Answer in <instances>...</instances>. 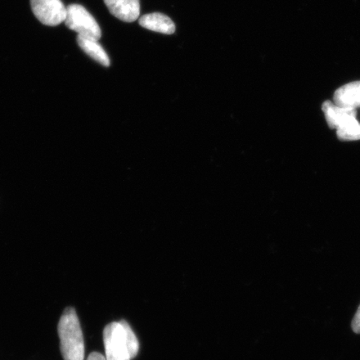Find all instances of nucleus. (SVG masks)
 Masks as SVG:
<instances>
[{
  "mask_svg": "<svg viewBox=\"0 0 360 360\" xmlns=\"http://www.w3.org/2000/svg\"><path fill=\"white\" fill-rule=\"evenodd\" d=\"M60 350L65 360H84V341L77 314L74 308L65 309L58 326Z\"/></svg>",
  "mask_w": 360,
  "mask_h": 360,
  "instance_id": "nucleus-1",
  "label": "nucleus"
},
{
  "mask_svg": "<svg viewBox=\"0 0 360 360\" xmlns=\"http://www.w3.org/2000/svg\"><path fill=\"white\" fill-rule=\"evenodd\" d=\"M65 25L78 35L85 38L100 40L102 32L100 25L91 13L80 4H70L67 8Z\"/></svg>",
  "mask_w": 360,
  "mask_h": 360,
  "instance_id": "nucleus-2",
  "label": "nucleus"
},
{
  "mask_svg": "<svg viewBox=\"0 0 360 360\" xmlns=\"http://www.w3.org/2000/svg\"><path fill=\"white\" fill-rule=\"evenodd\" d=\"M106 360H130L124 328L120 322H112L103 330Z\"/></svg>",
  "mask_w": 360,
  "mask_h": 360,
  "instance_id": "nucleus-3",
  "label": "nucleus"
},
{
  "mask_svg": "<svg viewBox=\"0 0 360 360\" xmlns=\"http://www.w3.org/2000/svg\"><path fill=\"white\" fill-rule=\"evenodd\" d=\"M31 8L39 22L47 26H57L65 22L67 8L61 0H30Z\"/></svg>",
  "mask_w": 360,
  "mask_h": 360,
  "instance_id": "nucleus-4",
  "label": "nucleus"
},
{
  "mask_svg": "<svg viewBox=\"0 0 360 360\" xmlns=\"http://www.w3.org/2000/svg\"><path fill=\"white\" fill-rule=\"evenodd\" d=\"M322 110L330 129H338L351 120L357 119L356 110L338 106L334 102L328 101L323 102Z\"/></svg>",
  "mask_w": 360,
  "mask_h": 360,
  "instance_id": "nucleus-5",
  "label": "nucleus"
},
{
  "mask_svg": "<svg viewBox=\"0 0 360 360\" xmlns=\"http://www.w3.org/2000/svg\"><path fill=\"white\" fill-rule=\"evenodd\" d=\"M112 15L120 20L131 22L141 15L139 0H103Z\"/></svg>",
  "mask_w": 360,
  "mask_h": 360,
  "instance_id": "nucleus-6",
  "label": "nucleus"
},
{
  "mask_svg": "<svg viewBox=\"0 0 360 360\" xmlns=\"http://www.w3.org/2000/svg\"><path fill=\"white\" fill-rule=\"evenodd\" d=\"M334 103L338 106L354 110L360 107V81H354L338 89Z\"/></svg>",
  "mask_w": 360,
  "mask_h": 360,
  "instance_id": "nucleus-7",
  "label": "nucleus"
},
{
  "mask_svg": "<svg viewBox=\"0 0 360 360\" xmlns=\"http://www.w3.org/2000/svg\"><path fill=\"white\" fill-rule=\"evenodd\" d=\"M143 28L155 32L172 34L175 32V25L169 17L160 13H152L143 15L139 20Z\"/></svg>",
  "mask_w": 360,
  "mask_h": 360,
  "instance_id": "nucleus-8",
  "label": "nucleus"
},
{
  "mask_svg": "<svg viewBox=\"0 0 360 360\" xmlns=\"http://www.w3.org/2000/svg\"><path fill=\"white\" fill-rule=\"evenodd\" d=\"M77 43L80 49L90 58H92L94 60L98 62V64L105 67L110 65V58L105 49L98 44V40L78 35Z\"/></svg>",
  "mask_w": 360,
  "mask_h": 360,
  "instance_id": "nucleus-9",
  "label": "nucleus"
},
{
  "mask_svg": "<svg viewBox=\"0 0 360 360\" xmlns=\"http://www.w3.org/2000/svg\"><path fill=\"white\" fill-rule=\"evenodd\" d=\"M337 137L343 141H360V124L357 119L336 129Z\"/></svg>",
  "mask_w": 360,
  "mask_h": 360,
  "instance_id": "nucleus-10",
  "label": "nucleus"
},
{
  "mask_svg": "<svg viewBox=\"0 0 360 360\" xmlns=\"http://www.w3.org/2000/svg\"><path fill=\"white\" fill-rule=\"evenodd\" d=\"M125 331L126 340H127L130 357L134 359L137 356L139 350V344L136 335H135L131 327L125 321H120Z\"/></svg>",
  "mask_w": 360,
  "mask_h": 360,
  "instance_id": "nucleus-11",
  "label": "nucleus"
},
{
  "mask_svg": "<svg viewBox=\"0 0 360 360\" xmlns=\"http://www.w3.org/2000/svg\"><path fill=\"white\" fill-rule=\"evenodd\" d=\"M352 330L356 334H360V305L353 319Z\"/></svg>",
  "mask_w": 360,
  "mask_h": 360,
  "instance_id": "nucleus-12",
  "label": "nucleus"
},
{
  "mask_svg": "<svg viewBox=\"0 0 360 360\" xmlns=\"http://www.w3.org/2000/svg\"><path fill=\"white\" fill-rule=\"evenodd\" d=\"M86 360H106V358L102 354L94 352L89 355Z\"/></svg>",
  "mask_w": 360,
  "mask_h": 360,
  "instance_id": "nucleus-13",
  "label": "nucleus"
}]
</instances>
